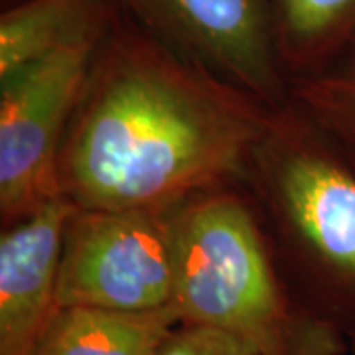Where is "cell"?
Returning <instances> with one entry per match:
<instances>
[{
  "label": "cell",
  "mask_w": 355,
  "mask_h": 355,
  "mask_svg": "<svg viewBox=\"0 0 355 355\" xmlns=\"http://www.w3.org/2000/svg\"><path fill=\"white\" fill-rule=\"evenodd\" d=\"M352 349H354V352H355V343H352Z\"/></svg>",
  "instance_id": "cell-14"
},
{
  "label": "cell",
  "mask_w": 355,
  "mask_h": 355,
  "mask_svg": "<svg viewBox=\"0 0 355 355\" xmlns=\"http://www.w3.org/2000/svg\"><path fill=\"white\" fill-rule=\"evenodd\" d=\"M294 296L355 343V164L296 105L275 109L241 182Z\"/></svg>",
  "instance_id": "cell-2"
},
{
  "label": "cell",
  "mask_w": 355,
  "mask_h": 355,
  "mask_svg": "<svg viewBox=\"0 0 355 355\" xmlns=\"http://www.w3.org/2000/svg\"><path fill=\"white\" fill-rule=\"evenodd\" d=\"M180 324L174 306L153 312L60 308L32 355H156Z\"/></svg>",
  "instance_id": "cell-9"
},
{
  "label": "cell",
  "mask_w": 355,
  "mask_h": 355,
  "mask_svg": "<svg viewBox=\"0 0 355 355\" xmlns=\"http://www.w3.org/2000/svg\"><path fill=\"white\" fill-rule=\"evenodd\" d=\"M101 40L67 46L0 77L2 227L60 198L62 142Z\"/></svg>",
  "instance_id": "cell-5"
},
{
  "label": "cell",
  "mask_w": 355,
  "mask_h": 355,
  "mask_svg": "<svg viewBox=\"0 0 355 355\" xmlns=\"http://www.w3.org/2000/svg\"><path fill=\"white\" fill-rule=\"evenodd\" d=\"M288 101L355 164V46L316 76L292 81Z\"/></svg>",
  "instance_id": "cell-11"
},
{
  "label": "cell",
  "mask_w": 355,
  "mask_h": 355,
  "mask_svg": "<svg viewBox=\"0 0 355 355\" xmlns=\"http://www.w3.org/2000/svg\"><path fill=\"white\" fill-rule=\"evenodd\" d=\"M116 0H18L0 16V77L53 51L105 36Z\"/></svg>",
  "instance_id": "cell-8"
},
{
  "label": "cell",
  "mask_w": 355,
  "mask_h": 355,
  "mask_svg": "<svg viewBox=\"0 0 355 355\" xmlns=\"http://www.w3.org/2000/svg\"><path fill=\"white\" fill-rule=\"evenodd\" d=\"M156 355H261L239 338L205 326L178 324Z\"/></svg>",
  "instance_id": "cell-12"
},
{
  "label": "cell",
  "mask_w": 355,
  "mask_h": 355,
  "mask_svg": "<svg viewBox=\"0 0 355 355\" xmlns=\"http://www.w3.org/2000/svg\"><path fill=\"white\" fill-rule=\"evenodd\" d=\"M272 111L119 8L62 142L60 196L114 209L239 184Z\"/></svg>",
  "instance_id": "cell-1"
},
{
  "label": "cell",
  "mask_w": 355,
  "mask_h": 355,
  "mask_svg": "<svg viewBox=\"0 0 355 355\" xmlns=\"http://www.w3.org/2000/svg\"><path fill=\"white\" fill-rule=\"evenodd\" d=\"M180 324L231 334L261 355H343L352 343L286 282L241 184L190 196L178 223Z\"/></svg>",
  "instance_id": "cell-3"
},
{
  "label": "cell",
  "mask_w": 355,
  "mask_h": 355,
  "mask_svg": "<svg viewBox=\"0 0 355 355\" xmlns=\"http://www.w3.org/2000/svg\"><path fill=\"white\" fill-rule=\"evenodd\" d=\"M268 8L288 87L355 46V0H268Z\"/></svg>",
  "instance_id": "cell-10"
},
{
  "label": "cell",
  "mask_w": 355,
  "mask_h": 355,
  "mask_svg": "<svg viewBox=\"0 0 355 355\" xmlns=\"http://www.w3.org/2000/svg\"><path fill=\"white\" fill-rule=\"evenodd\" d=\"M73 203L55 198L2 227L0 355H32L60 310L58 286L65 227Z\"/></svg>",
  "instance_id": "cell-7"
},
{
  "label": "cell",
  "mask_w": 355,
  "mask_h": 355,
  "mask_svg": "<svg viewBox=\"0 0 355 355\" xmlns=\"http://www.w3.org/2000/svg\"><path fill=\"white\" fill-rule=\"evenodd\" d=\"M6 2V0H4ZM14 2H18V0H10V4H14ZM10 4H6V6H10Z\"/></svg>",
  "instance_id": "cell-13"
},
{
  "label": "cell",
  "mask_w": 355,
  "mask_h": 355,
  "mask_svg": "<svg viewBox=\"0 0 355 355\" xmlns=\"http://www.w3.org/2000/svg\"><path fill=\"white\" fill-rule=\"evenodd\" d=\"M144 30L272 109L288 101L268 0H116Z\"/></svg>",
  "instance_id": "cell-6"
},
{
  "label": "cell",
  "mask_w": 355,
  "mask_h": 355,
  "mask_svg": "<svg viewBox=\"0 0 355 355\" xmlns=\"http://www.w3.org/2000/svg\"><path fill=\"white\" fill-rule=\"evenodd\" d=\"M186 200L76 209L65 227L60 308L153 312L172 306L178 223Z\"/></svg>",
  "instance_id": "cell-4"
}]
</instances>
